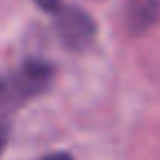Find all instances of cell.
Listing matches in <instances>:
<instances>
[{"instance_id": "cell-1", "label": "cell", "mask_w": 160, "mask_h": 160, "mask_svg": "<svg viewBox=\"0 0 160 160\" xmlns=\"http://www.w3.org/2000/svg\"><path fill=\"white\" fill-rule=\"evenodd\" d=\"M55 18H57V22H55L57 33L68 48L81 51L92 42L94 31H97L94 20L79 7H62L55 13Z\"/></svg>"}, {"instance_id": "cell-5", "label": "cell", "mask_w": 160, "mask_h": 160, "mask_svg": "<svg viewBox=\"0 0 160 160\" xmlns=\"http://www.w3.org/2000/svg\"><path fill=\"white\" fill-rule=\"evenodd\" d=\"M40 160H75L70 153H66V151H53V153H46L44 158H40Z\"/></svg>"}, {"instance_id": "cell-2", "label": "cell", "mask_w": 160, "mask_h": 160, "mask_svg": "<svg viewBox=\"0 0 160 160\" xmlns=\"http://www.w3.org/2000/svg\"><path fill=\"white\" fill-rule=\"evenodd\" d=\"M53 79V66L42 59H29L11 81L13 94L18 97H33L42 92Z\"/></svg>"}, {"instance_id": "cell-3", "label": "cell", "mask_w": 160, "mask_h": 160, "mask_svg": "<svg viewBox=\"0 0 160 160\" xmlns=\"http://www.w3.org/2000/svg\"><path fill=\"white\" fill-rule=\"evenodd\" d=\"M158 18V0H127V20L134 31H145Z\"/></svg>"}, {"instance_id": "cell-6", "label": "cell", "mask_w": 160, "mask_h": 160, "mask_svg": "<svg viewBox=\"0 0 160 160\" xmlns=\"http://www.w3.org/2000/svg\"><path fill=\"white\" fill-rule=\"evenodd\" d=\"M5 142H7V125L0 123V153H2V149H5Z\"/></svg>"}, {"instance_id": "cell-4", "label": "cell", "mask_w": 160, "mask_h": 160, "mask_svg": "<svg viewBox=\"0 0 160 160\" xmlns=\"http://www.w3.org/2000/svg\"><path fill=\"white\" fill-rule=\"evenodd\" d=\"M35 2H38V7L42 9V11H46V13H57L64 5H62V0H35Z\"/></svg>"}]
</instances>
